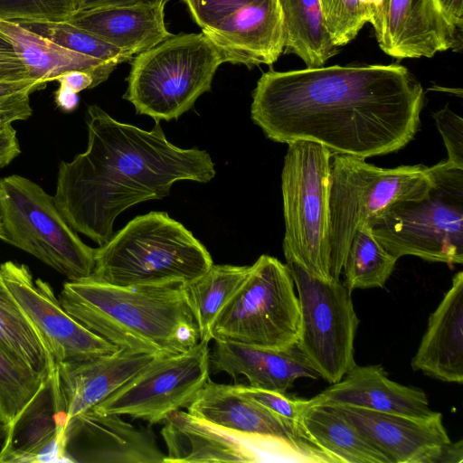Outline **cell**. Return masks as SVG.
I'll list each match as a JSON object with an SVG mask.
<instances>
[{
    "label": "cell",
    "mask_w": 463,
    "mask_h": 463,
    "mask_svg": "<svg viewBox=\"0 0 463 463\" xmlns=\"http://www.w3.org/2000/svg\"><path fill=\"white\" fill-rule=\"evenodd\" d=\"M58 299L76 321L118 348L165 355L200 341L184 285L120 287L88 278L65 282Z\"/></svg>",
    "instance_id": "3"
},
{
    "label": "cell",
    "mask_w": 463,
    "mask_h": 463,
    "mask_svg": "<svg viewBox=\"0 0 463 463\" xmlns=\"http://www.w3.org/2000/svg\"><path fill=\"white\" fill-rule=\"evenodd\" d=\"M329 406L389 463H436L442 448L451 441L438 411L428 418H415L353 406Z\"/></svg>",
    "instance_id": "18"
},
{
    "label": "cell",
    "mask_w": 463,
    "mask_h": 463,
    "mask_svg": "<svg viewBox=\"0 0 463 463\" xmlns=\"http://www.w3.org/2000/svg\"><path fill=\"white\" fill-rule=\"evenodd\" d=\"M326 30L336 47L354 40L371 14L366 0H318Z\"/></svg>",
    "instance_id": "33"
},
{
    "label": "cell",
    "mask_w": 463,
    "mask_h": 463,
    "mask_svg": "<svg viewBox=\"0 0 463 463\" xmlns=\"http://www.w3.org/2000/svg\"><path fill=\"white\" fill-rule=\"evenodd\" d=\"M463 461V442L458 440L455 443L451 441L446 444L437 460L436 463H462Z\"/></svg>",
    "instance_id": "44"
},
{
    "label": "cell",
    "mask_w": 463,
    "mask_h": 463,
    "mask_svg": "<svg viewBox=\"0 0 463 463\" xmlns=\"http://www.w3.org/2000/svg\"><path fill=\"white\" fill-rule=\"evenodd\" d=\"M209 342L189 350L156 355L122 386L91 408L148 422H164L174 411L187 408L210 380Z\"/></svg>",
    "instance_id": "13"
},
{
    "label": "cell",
    "mask_w": 463,
    "mask_h": 463,
    "mask_svg": "<svg viewBox=\"0 0 463 463\" xmlns=\"http://www.w3.org/2000/svg\"><path fill=\"white\" fill-rule=\"evenodd\" d=\"M45 85L31 79L0 82V128L28 119L33 114L30 96Z\"/></svg>",
    "instance_id": "36"
},
{
    "label": "cell",
    "mask_w": 463,
    "mask_h": 463,
    "mask_svg": "<svg viewBox=\"0 0 463 463\" xmlns=\"http://www.w3.org/2000/svg\"><path fill=\"white\" fill-rule=\"evenodd\" d=\"M0 33L14 46L29 78L43 83L70 71H82L90 73L99 85L118 66L64 48L14 22L0 20Z\"/></svg>",
    "instance_id": "25"
},
{
    "label": "cell",
    "mask_w": 463,
    "mask_h": 463,
    "mask_svg": "<svg viewBox=\"0 0 463 463\" xmlns=\"http://www.w3.org/2000/svg\"><path fill=\"white\" fill-rule=\"evenodd\" d=\"M225 54L204 33L171 35L132 60L123 98L137 114L177 119L211 90Z\"/></svg>",
    "instance_id": "6"
},
{
    "label": "cell",
    "mask_w": 463,
    "mask_h": 463,
    "mask_svg": "<svg viewBox=\"0 0 463 463\" xmlns=\"http://www.w3.org/2000/svg\"><path fill=\"white\" fill-rule=\"evenodd\" d=\"M399 259L390 254L374 237L371 225L357 228L344 262V285L353 291L383 288Z\"/></svg>",
    "instance_id": "30"
},
{
    "label": "cell",
    "mask_w": 463,
    "mask_h": 463,
    "mask_svg": "<svg viewBox=\"0 0 463 463\" xmlns=\"http://www.w3.org/2000/svg\"><path fill=\"white\" fill-rule=\"evenodd\" d=\"M68 462L164 463L165 453L150 427L90 409L71 417L65 431Z\"/></svg>",
    "instance_id": "17"
},
{
    "label": "cell",
    "mask_w": 463,
    "mask_h": 463,
    "mask_svg": "<svg viewBox=\"0 0 463 463\" xmlns=\"http://www.w3.org/2000/svg\"><path fill=\"white\" fill-rule=\"evenodd\" d=\"M67 407L53 363L28 403L8 426L0 463L68 462Z\"/></svg>",
    "instance_id": "16"
},
{
    "label": "cell",
    "mask_w": 463,
    "mask_h": 463,
    "mask_svg": "<svg viewBox=\"0 0 463 463\" xmlns=\"http://www.w3.org/2000/svg\"><path fill=\"white\" fill-rule=\"evenodd\" d=\"M8 426H9V424L7 423V421L5 420V419L4 418V416L0 411V446L3 445V443L5 439L7 430H8Z\"/></svg>",
    "instance_id": "46"
},
{
    "label": "cell",
    "mask_w": 463,
    "mask_h": 463,
    "mask_svg": "<svg viewBox=\"0 0 463 463\" xmlns=\"http://www.w3.org/2000/svg\"><path fill=\"white\" fill-rule=\"evenodd\" d=\"M0 347L32 370L45 375L54 363L33 324L0 274Z\"/></svg>",
    "instance_id": "29"
},
{
    "label": "cell",
    "mask_w": 463,
    "mask_h": 463,
    "mask_svg": "<svg viewBox=\"0 0 463 463\" xmlns=\"http://www.w3.org/2000/svg\"><path fill=\"white\" fill-rule=\"evenodd\" d=\"M286 265L300 308L296 345L319 377L335 383L356 364L354 338L359 319L352 292L340 279L319 278L294 259L287 258Z\"/></svg>",
    "instance_id": "11"
},
{
    "label": "cell",
    "mask_w": 463,
    "mask_h": 463,
    "mask_svg": "<svg viewBox=\"0 0 463 463\" xmlns=\"http://www.w3.org/2000/svg\"><path fill=\"white\" fill-rule=\"evenodd\" d=\"M21 154L16 130L12 125L0 128V169Z\"/></svg>",
    "instance_id": "40"
},
{
    "label": "cell",
    "mask_w": 463,
    "mask_h": 463,
    "mask_svg": "<svg viewBox=\"0 0 463 463\" xmlns=\"http://www.w3.org/2000/svg\"><path fill=\"white\" fill-rule=\"evenodd\" d=\"M54 100L57 107L65 112L73 111L79 104L78 93L61 87L55 91Z\"/></svg>",
    "instance_id": "45"
},
{
    "label": "cell",
    "mask_w": 463,
    "mask_h": 463,
    "mask_svg": "<svg viewBox=\"0 0 463 463\" xmlns=\"http://www.w3.org/2000/svg\"><path fill=\"white\" fill-rule=\"evenodd\" d=\"M156 355L127 348L93 358L57 364L68 421L102 402Z\"/></svg>",
    "instance_id": "21"
},
{
    "label": "cell",
    "mask_w": 463,
    "mask_h": 463,
    "mask_svg": "<svg viewBox=\"0 0 463 463\" xmlns=\"http://www.w3.org/2000/svg\"><path fill=\"white\" fill-rule=\"evenodd\" d=\"M202 33L212 37L259 0H183Z\"/></svg>",
    "instance_id": "35"
},
{
    "label": "cell",
    "mask_w": 463,
    "mask_h": 463,
    "mask_svg": "<svg viewBox=\"0 0 463 463\" xmlns=\"http://www.w3.org/2000/svg\"><path fill=\"white\" fill-rule=\"evenodd\" d=\"M434 185L422 165L382 168L364 158L334 154L329 175V272L339 280L348 247L357 228L371 223L401 201L418 200Z\"/></svg>",
    "instance_id": "5"
},
{
    "label": "cell",
    "mask_w": 463,
    "mask_h": 463,
    "mask_svg": "<svg viewBox=\"0 0 463 463\" xmlns=\"http://www.w3.org/2000/svg\"><path fill=\"white\" fill-rule=\"evenodd\" d=\"M381 49L398 59L430 58L461 49V33L437 0H366Z\"/></svg>",
    "instance_id": "15"
},
{
    "label": "cell",
    "mask_w": 463,
    "mask_h": 463,
    "mask_svg": "<svg viewBox=\"0 0 463 463\" xmlns=\"http://www.w3.org/2000/svg\"><path fill=\"white\" fill-rule=\"evenodd\" d=\"M206 420L251 443L265 461L335 463L308 439L298 424L240 392L235 384L209 380L186 408Z\"/></svg>",
    "instance_id": "12"
},
{
    "label": "cell",
    "mask_w": 463,
    "mask_h": 463,
    "mask_svg": "<svg viewBox=\"0 0 463 463\" xmlns=\"http://www.w3.org/2000/svg\"><path fill=\"white\" fill-rule=\"evenodd\" d=\"M282 15L284 50L307 68L323 66L338 52L325 24L318 0H278Z\"/></svg>",
    "instance_id": "27"
},
{
    "label": "cell",
    "mask_w": 463,
    "mask_h": 463,
    "mask_svg": "<svg viewBox=\"0 0 463 463\" xmlns=\"http://www.w3.org/2000/svg\"><path fill=\"white\" fill-rule=\"evenodd\" d=\"M299 326V302L287 265L263 254L218 316L212 340L285 350L296 345Z\"/></svg>",
    "instance_id": "10"
},
{
    "label": "cell",
    "mask_w": 463,
    "mask_h": 463,
    "mask_svg": "<svg viewBox=\"0 0 463 463\" xmlns=\"http://www.w3.org/2000/svg\"><path fill=\"white\" fill-rule=\"evenodd\" d=\"M235 386L242 394L296 424L307 402V400L292 398L286 393L258 389L250 385L235 384Z\"/></svg>",
    "instance_id": "37"
},
{
    "label": "cell",
    "mask_w": 463,
    "mask_h": 463,
    "mask_svg": "<svg viewBox=\"0 0 463 463\" xmlns=\"http://www.w3.org/2000/svg\"><path fill=\"white\" fill-rule=\"evenodd\" d=\"M164 463L265 462L248 440L182 410L172 412L161 430Z\"/></svg>",
    "instance_id": "23"
},
{
    "label": "cell",
    "mask_w": 463,
    "mask_h": 463,
    "mask_svg": "<svg viewBox=\"0 0 463 463\" xmlns=\"http://www.w3.org/2000/svg\"><path fill=\"white\" fill-rule=\"evenodd\" d=\"M250 266L213 264L195 280L184 285L199 330V340H212L213 326L222 309L240 289Z\"/></svg>",
    "instance_id": "28"
},
{
    "label": "cell",
    "mask_w": 463,
    "mask_h": 463,
    "mask_svg": "<svg viewBox=\"0 0 463 463\" xmlns=\"http://www.w3.org/2000/svg\"><path fill=\"white\" fill-rule=\"evenodd\" d=\"M165 3H140L77 10L67 20L134 56L173 35L165 24Z\"/></svg>",
    "instance_id": "24"
},
{
    "label": "cell",
    "mask_w": 463,
    "mask_h": 463,
    "mask_svg": "<svg viewBox=\"0 0 463 463\" xmlns=\"http://www.w3.org/2000/svg\"><path fill=\"white\" fill-rule=\"evenodd\" d=\"M76 11L75 0H0V20L62 22Z\"/></svg>",
    "instance_id": "34"
},
{
    "label": "cell",
    "mask_w": 463,
    "mask_h": 463,
    "mask_svg": "<svg viewBox=\"0 0 463 463\" xmlns=\"http://www.w3.org/2000/svg\"><path fill=\"white\" fill-rule=\"evenodd\" d=\"M19 24L64 48L104 61L118 65L132 61L134 57L67 21L27 22Z\"/></svg>",
    "instance_id": "31"
},
{
    "label": "cell",
    "mask_w": 463,
    "mask_h": 463,
    "mask_svg": "<svg viewBox=\"0 0 463 463\" xmlns=\"http://www.w3.org/2000/svg\"><path fill=\"white\" fill-rule=\"evenodd\" d=\"M0 240L40 260L69 280L88 279L95 249L66 222L54 197L18 175L0 178Z\"/></svg>",
    "instance_id": "8"
},
{
    "label": "cell",
    "mask_w": 463,
    "mask_h": 463,
    "mask_svg": "<svg viewBox=\"0 0 463 463\" xmlns=\"http://www.w3.org/2000/svg\"><path fill=\"white\" fill-rule=\"evenodd\" d=\"M213 265L207 249L181 222L150 212L95 249L90 278L120 287L185 285Z\"/></svg>",
    "instance_id": "4"
},
{
    "label": "cell",
    "mask_w": 463,
    "mask_h": 463,
    "mask_svg": "<svg viewBox=\"0 0 463 463\" xmlns=\"http://www.w3.org/2000/svg\"><path fill=\"white\" fill-rule=\"evenodd\" d=\"M448 21L458 31L463 26V0H437Z\"/></svg>",
    "instance_id": "42"
},
{
    "label": "cell",
    "mask_w": 463,
    "mask_h": 463,
    "mask_svg": "<svg viewBox=\"0 0 463 463\" xmlns=\"http://www.w3.org/2000/svg\"><path fill=\"white\" fill-rule=\"evenodd\" d=\"M315 404L342 405L415 418L434 415L426 393L388 378L382 365L355 364L339 382L310 399Z\"/></svg>",
    "instance_id": "19"
},
{
    "label": "cell",
    "mask_w": 463,
    "mask_h": 463,
    "mask_svg": "<svg viewBox=\"0 0 463 463\" xmlns=\"http://www.w3.org/2000/svg\"><path fill=\"white\" fill-rule=\"evenodd\" d=\"M0 274L56 364L86 360L118 349L71 317L51 285L41 279L34 280L26 265L5 261L0 265Z\"/></svg>",
    "instance_id": "14"
},
{
    "label": "cell",
    "mask_w": 463,
    "mask_h": 463,
    "mask_svg": "<svg viewBox=\"0 0 463 463\" xmlns=\"http://www.w3.org/2000/svg\"><path fill=\"white\" fill-rule=\"evenodd\" d=\"M30 79L10 41L0 33V82ZM32 80V79H31Z\"/></svg>",
    "instance_id": "39"
},
{
    "label": "cell",
    "mask_w": 463,
    "mask_h": 463,
    "mask_svg": "<svg viewBox=\"0 0 463 463\" xmlns=\"http://www.w3.org/2000/svg\"><path fill=\"white\" fill-rule=\"evenodd\" d=\"M423 105L420 83L396 63L269 70L252 92L250 118L272 141L308 140L366 159L410 143Z\"/></svg>",
    "instance_id": "1"
},
{
    "label": "cell",
    "mask_w": 463,
    "mask_h": 463,
    "mask_svg": "<svg viewBox=\"0 0 463 463\" xmlns=\"http://www.w3.org/2000/svg\"><path fill=\"white\" fill-rule=\"evenodd\" d=\"M56 80L59 81L60 87L75 93L94 88L98 85L90 73L82 71H70L64 72L58 76Z\"/></svg>",
    "instance_id": "41"
},
{
    "label": "cell",
    "mask_w": 463,
    "mask_h": 463,
    "mask_svg": "<svg viewBox=\"0 0 463 463\" xmlns=\"http://www.w3.org/2000/svg\"><path fill=\"white\" fill-rule=\"evenodd\" d=\"M331 152L320 144H288L281 174L285 259L312 274L332 279L329 272V175Z\"/></svg>",
    "instance_id": "9"
},
{
    "label": "cell",
    "mask_w": 463,
    "mask_h": 463,
    "mask_svg": "<svg viewBox=\"0 0 463 463\" xmlns=\"http://www.w3.org/2000/svg\"><path fill=\"white\" fill-rule=\"evenodd\" d=\"M304 435L335 463H389L339 412L307 400L298 420Z\"/></svg>",
    "instance_id": "26"
},
{
    "label": "cell",
    "mask_w": 463,
    "mask_h": 463,
    "mask_svg": "<svg viewBox=\"0 0 463 463\" xmlns=\"http://www.w3.org/2000/svg\"><path fill=\"white\" fill-rule=\"evenodd\" d=\"M170 0H75L76 11L105 6L131 5L140 3H165Z\"/></svg>",
    "instance_id": "43"
},
{
    "label": "cell",
    "mask_w": 463,
    "mask_h": 463,
    "mask_svg": "<svg viewBox=\"0 0 463 463\" xmlns=\"http://www.w3.org/2000/svg\"><path fill=\"white\" fill-rule=\"evenodd\" d=\"M44 376L0 347V411L8 424L33 397Z\"/></svg>",
    "instance_id": "32"
},
{
    "label": "cell",
    "mask_w": 463,
    "mask_h": 463,
    "mask_svg": "<svg viewBox=\"0 0 463 463\" xmlns=\"http://www.w3.org/2000/svg\"><path fill=\"white\" fill-rule=\"evenodd\" d=\"M434 185L418 200L401 201L372 223L381 245L400 259L463 263V169L446 161L430 167Z\"/></svg>",
    "instance_id": "7"
},
{
    "label": "cell",
    "mask_w": 463,
    "mask_h": 463,
    "mask_svg": "<svg viewBox=\"0 0 463 463\" xmlns=\"http://www.w3.org/2000/svg\"><path fill=\"white\" fill-rule=\"evenodd\" d=\"M414 371L434 379L463 383V272L430 314L426 331L411 359Z\"/></svg>",
    "instance_id": "22"
},
{
    "label": "cell",
    "mask_w": 463,
    "mask_h": 463,
    "mask_svg": "<svg viewBox=\"0 0 463 463\" xmlns=\"http://www.w3.org/2000/svg\"><path fill=\"white\" fill-rule=\"evenodd\" d=\"M448 152V164L463 169V119L448 106L433 114Z\"/></svg>",
    "instance_id": "38"
},
{
    "label": "cell",
    "mask_w": 463,
    "mask_h": 463,
    "mask_svg": "<svg viewBox=\"0 0 463 463\" xmlns=\"http://www.w3.org/2000/svg\"><path fill=\"white\" fill-rule=\"evenodd\" d=\"M214 342L209 354L210 371L225 373L234 381L242 375L251 387L286 393L298 379L319 378L296 345L285 350H269Z\"/></svg>",
    "instance_id": "20"
},
{
    "label": "cell",
    "mask_w": 463,
    "mask_h": 463,
    "mask_svg": "<svg viewBox=\"0 0 463 463\" xmlns=\"http://www.w3.org/2000/svg\"><path fill=\"white\" fill-rule=\"evenodd\" d=\"M86 124L87 148L60 163L53 197L68 224L99 246L128 208L167 196L175 182L205 184L215 176L208 152L173 145L160 121L145 130L90 105Z\"/></svg>",
    "instance_id": "2"
}]
</instances>
